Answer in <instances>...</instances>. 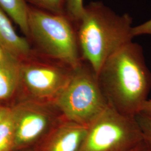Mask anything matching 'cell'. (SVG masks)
Instances as JSON below:
<instances>
[{
    "label": "cell",
    "instance_id": "obj_8",
    "mask_svg": "<svg viewBox=\"0 0 151 151\" xmlns=\"http://www.w3.org/2000/svg\"><path fill=\"white\" fill-rule=\"evenodd\" d=\"M87 127L64 120L57 124L34 151H80Z\"/></svg>",
    "mask_w": 151,
    "mask_h": 151
},
{
    "label": "cell",
    "instance_id": "obj_14",
    "mask_svg": "<svg viewBox=\"0 0 151 151\" xmlns=\"http://www.w3.org/2000/svg\"><path fill=\"white\" fill-rule=\"evenodd\" d=\"M142 133L143 142L148 151H151V117L140 113L136 116Z\"/></svg>",
    "mask_w": 151,
    "mask_h": 151
},
{
    "label": "cell",
    "instance_id": "obj_18",
    "mask_svg": "<svg viewBox=\"0 0 151 151\" xmlns=\"http://www.w3.org/2000/svg\"><path fill=\"white\" fill-rule=\"evenodd\" d=\"M10 106H7L3 104H0V120L5 115L7 111H8Z\"/></svg>",
    "mask_w": 151,
    "mask_h": 151
},
{
    "label": "cell",
    "instance_id": "obj_15",
    "mask_svg": "<svg viewBox=\"0 0 151 151\" xmlns=\"http://www.w3.org/2000/svg\"><path fill=\"white\" fill-rule=\"evenodd\" d=\"M83 0H65V14L77 24L84 10Z\"/></svg>",
    "mask_w": 151,
    "mask_h": 151
},
{
    "label": "cell",
    "instance_id": "obj_17",
    "mask_svg": "<svg viewBox=\"0 0 151 151\" xmlns=\"http://www.w3.org/2000/svg\"><path fill=\"white\" fill-rule=\"evenodd\" d=\"M140 113L151 117V99H148L142 106Z\"/></svg>",
    "mask_w": 151,
    "mask_h": 151
},
{
    "label": "cell",
    "instance_id": "obj_20",
    "mask_svg": "<svg viewBox=\"0 0 151 151\" xmlns=\"http://www.w3.org/2000/svg\"><path fill=\"white\" fill-rule=\"evenodd\" d=\"M7 54H9V53H7L4 50V49L0 45V61L2 60H3Z\"/></svg>",
    "mask_w": 151,
    "mask_h": 151
},
{
    "label": "cell",
    "instance_id": "obj_11",
    "mask_svg": "<svg viewBox=\"0 0 151 151\" xmlns=\"http://www.w3.org/2000/svg\"><path fill=\"white\" fill-rule=\"evenodd\" d=\"M0 7L27 38L29 5L25 0H0Z\"/></svg>",
    "mask_w": 151,
    "mask_h": 151
},
{
    "label": "cell",
    "instance_id": "obj_16",
    "mask_svg": "<svg viewBox=\"0 0 151 151\" xmlns=\"http://www.w3.org/2000/svg\"><path fill=\"white\" fill-rule=\"evenodd\" d=\"M144 34L151 35V19L132 28V35L134 37Z\"/></svg>",
    "mask_w": 151,
    "mask_h": 151
},
{
    "label": "cell",
    "instance_id": "obj_9",
    "mask_svg": "<svg viewBox=\"0 0 151 151\" xmlns=\"http://www.w3.org/2000/svg\"><path fill=\"white\" fill-rule=\"evenodd\" d=\"M0 45L9 54L22 61L34 53L29 40L19 35L11 19L0 7Z\"/></svg>",
    "mask_w": 151,
    "mask_h": 151
},
{
    "label": "cell",
    "instance_id": "obj_10",
    "mask_svg": "<svg viewBox=\"0 0 151 151\" xmlns=\"http://www.w3.org/2000/svg\"><path fill=\"white\" fill-rule=\"evenodd\" d=\"M20 62L9 54L0 61V104L11 100L18 93Z\"/></svg>",
    "mask_w": 151,
    "mask_h": 151
},
{
    "label": "cell",
    "instance_id": "obj_13",
    "mask_svg": "<svg viewBox=\"0 0 151 151\" xmlns=\"http://www.w3.org/2000/svg\"><path fill=\"white\" fill-rule=\"evenodd\" d=\"M32 6L54 14H65V0H25Z\"/></svg>",
    "mask_w": 151,
    "mask_h": 151
},
{
    "label": "cell",
    "instance_id": "obj_21",
    "mask_svg": "<svg viewBox=\"0 0 151 151\" xmlns=\"http://www.w3.org/2000/svg\"><path fill=\"white\" fill-rule=\"evenodd\" d=\"M34 151V150H25V151Z\"/></svg>",
    "mask_w": 151,
    "mask_h": 151
},
{
    "label": "cell",
    "instance_id": "obj_3",
    "mask_svg": "<svg viewBox=\"0 0 151 151\" xmlns=\"http://www.w3.org/2000/svg\"><path fill=\"white\" fill-rule=\"evenodd\" d=\"M27 39L38 54L75 69L81 65L77 24L65 14L29 5Z\"/></svg>",
    "mask_w": 151,
    "mask_h": 151
},
{
    "label": "cell",
    "instance_id": "obj_19",
    "mask_svg": "<svg viewBox=\"0 0 151 151\" xmlns=\"http://www.w3.org/2000/svg\"><path fill=\"white\" fill-rule=\"evenodd\" d=\"M128 151H148L146 149V147L145 146L143 142L141 143L140 145H139L138 146H137L134 147V148Z\"/></svg>",
    "mask_w": 151,
    "mask_h": 151
},
{
    "label": "cell",
    "instance_id": "obj_7",
    "mask_svg": "<svg viewBox=\"0 0 151 151\" xmlns=\"http://www.w3.org/2000/svg\"><path fill=\"white\" fill-rule=\"evenodd\" d=\"M11 106L15 123L13 151L34 149L60 123L53 104L22 99Z\"/></svg>",
    "mask_w": 151,
    "mask_h": 151
},
{
    "label": "cell",
    "instance_id": "obj_2",
    "mask_svg": "<svg viewBox=\"0 0 151 151\" xmlns=\"http://www.w3.org/2000/svg\"><path fill=\"white\" fill-rule=\"evenodd\" d=\"M133 19L128 14H116L101 2L85 6L77 24L81 60L97 76L108 58L132 41Z\"/></svg>",
    "mask_w": 151,
    "mask_h": 151
},
{
    "label": "cell",
    "instance_id": "obj_12",
    "mask_svg": "<svg viewBox=\"0 0 151 151\" xmlns=\"http://www.w3.org/2000/svg\"><path fill=\"white\" fill-rule=\"evenodd\" d=\"M15 138V117L11 106L0 120V151H13Z\"/></svg>",
    "mask_w": 151,
    "mask_h": 151
},
{
    "label": "cell",
    "instance_id": "obj_1",
    "mask_svg": "<svg viewBox=\"0 0 151 151\" xmlns=\"http://www.w3.org/2000/svg\"><path fill=\"white\" fill-rule=\"evenodd\" d=\"M109 104L120 113L135 117L140 114L151 90V72L143 50L132 41L105 61L97 76Z\"/></svg>",
    "mask_w": 151,
    "mask_h": 151
},
{
    "label": "cell",
    "instance_id": "obj_4",
    "mask_svg": "<svg viewBox=\"0 0 151 151\" xmlns=\"http://www.w3.org/2000/svg\"><path fill=\"white\" fill-rule=\"evenodd\" d=\"M97 76L87 63L72 70L70 79L53 105L65 120L88 127L108 106Z\"/></svg>",
    "mask_w": 151,
    "mask_h": 151
},
{
    "label": "cell",
    "instance_id": "obj_6",
    "mask_svg": "<svg viewBox=\"0 0 151 151\" xmlns=\"http://www.w3.org/2000/svg\"><path fill=\"white\" fill-rule=\"evenodd\" d=\"M72 70L34 52L20 62L18 92L25 95L22 99L53 104L67 85Z\"/></svg>",
    "mask_w": 151,
    "mask_h": 151
},
{
    "label": "cell",
    "instance_id": "obj_5",
    "mask_svg": "<svg viewBox=\"0 0 151 151\" xmlns=\"http://www.w3.org/2000/svg\"><path fill=\"white\" fill-rule=\"evenodd\" d=\"M142 142L136 118L120 113L109 104L87 127L80 151H128Z\"/></svg>",
    "mask_w": 151,
    "mask_h": 151
}]
</instances>
